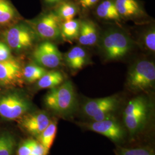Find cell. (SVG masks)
Wrapping results in <instances>:
<instances>
[{"mask_svg": "<svg viewBox=\"0 0 155 155\" xmlns=\"http://www.w3.org/2000/svg\"><path fill=\"white\" fill-rule=\"evenodd\" d=\"M100 50L106 60L116 61L127 55L132 50L133 42L124 31L110 29L100 39Z\"/></svg>", "mask_w": 155, "mask_h": 155, "instance_id": "6da1fadb", "label": "cell"}, {"mask_svg": "<svg viewBox=\"0 0 155 155\" xmlns=\"http://www.w3.org/2000/svg\"><path fill=\"white\" fill-rule=\"evenodd\" d=\"M45 106L56 113L67 115L75 110L77 98L75 89L70 81L51 89L45 98Z\"/></svg>", "mask_w": 155, "mask_h": 155, "instance_id": "7a4b0ae2", "label": "cell"}, {"mask_svg": "<svg viewBox=\"0 0 155 155\" xmlns=\"http://www.w3.org/2000/svg\"><path fill=\"white\" fill-rule=\"evenodd\" d=\"M155 82V66L153 61L141 60L129 69L127 77L129 88L133 91H144L153 87Z\"/></svg>", "mask_w": 155, "mask_h": 155, "instance_id": "3957f363", "label": "cell"}, {"mask_svg": "<svg viewBox=\"0 0 155 155\" xmlns=\"http://www.w3.org/2000/svg\"><path fill=\"white\" fill-rule=\"evenodd\" d=\"M5 44L10 49L21 52L31 49L36 39V34L31 26L19 23L6 29L2 34Z\"/></svg>", "mask_w": 155, "mask_h": 155, "instance_id": "277c9868", "label": "cell"}, {"mask_svg": "<svg viewBox=\"0 0 155 155\" xmlns=\"http://www.w3.org/2000/svg\"><path fill=\"white\" fill-rule=\"evenodd\" d=\"M117 95L87 101L83 106V113L93 121H100L113 117V113L119 105Z\"/></svg>", "mask_w": 155, "mask_h": 155, "instance_id": "5b68a950", "label": "cell"}, {"mask_svg": "<svg viewBox=\"0 0 155 155\" xmlns=\"http://www.w3.org/2000/svg\"><path fill=\"white\" fill-rule=\"evenodd\" d=\"M31 104L27 98L16 92L0 94V116L9 120H16L29 110Z\"/></svg>", "mask_w": 155, "mask_h": 155, "instance_id": "8992f818", "label": "cell"}, {"mask_svg": "<svg viewBox=\"0 0 155 155\" xmlns=\"http://www.w3.org/2000/svg\"><path fill=\"white\" fill-rule=\"evenodd\" d=\"M61 24L55 12H49L35 20L31 27L40 38L50 41L61 37Z\"/></svg>", "mask_w": 155, "mask_h": 155, "instance_id": "52a82bcc", "label": "cell"}, {"mask_svg": "<svg viewBox=\"0 0 155 155\" xmlns=\"http://www.w3.org/2000/svg\"><path fill=\"white\" fill-rule=\"evenodd\" d=\"M33 60L40 66L55 68L62 61V55L57 46L50 41H45L39 44L32 54Z\"/></svg>", "mask_w": 155, "mask_h": 155, "instance_id": "ba28073f", "label": "cell"}, {"mask_svg": "<svg viewBox=\"0 0 155 155\" xmlns=\"http://www.w3.org/2000/svg\"><path fill=\"white\" fill-rule=\"evenodd\" d=\"M22 68L20 62L14 58L0 61V84L16 86L22 83Z\"/></svg>", "mask_w": 155, "mask_h": 155, "instance_id": "9c48e42d", "label": "cell"}, {"mask_svg": "<svg viewBox=\"0 0 155 155\" xmlns=\"http://www.w3.org/2000/svg\"><path fill=\"white\" fill-rule=\"evenodd\" d=\"M87 127L114 142H118L124 137L123 129L114 117L100 121H93L87 125Z\"/></svg>", "mask_w": 155, "mask_h": 155, "instance_id": "30bf717a", "label": "cell"}, {"mask_svg": "<svg viewBox=\"0 0 155 155\" xmlns=\"http://www.w3.org/2000/svg\"><path fill=\"white\" fill-rule=\"evenodd\" d=\"M50 122L48 114L41 111L26 116L22 118L21 124L28 133L38 137L48 127Z\"/></svg>", "mask_w": 155, "mask_h": 155, "instance_id": "8fae6325", "label": "cell"}, {"mask_svg": "<svg viewBox=\"0 0 155 155\" xmlns=\"http://www.w3.org/2000/svg\"><path fill=\"white\" fill-rule=\"evenodd\" d=\"M114 3L121 18L136 19L144 16L143 7L137 0H115Z\"/></svg>", "mask_w": 155, "mask_h": 155, "instance_id": "7c38bea8", "label": "cell"}, {"mask_svg": "<svg viewBox=\"0 0 155 155\" xmlns=\"http://www.w3.org/2000/svg\"><path fill=\"white\" fill-rule=\"evenodd\" d=\"M99 39L98 29L94 22L90 20L81 21L79 33L78 38L79 43L84 46H93Z\"/></svg>", "mask_w": 155, "mask_h": 155, "instance_id": "4fadbf2b", "label": "cell"}, {"mask_svg": "<svg viewBox=\"0 0 155 155\" xmlns=\"http://www.w3.org/2000/svg\"><path fill=\"white\" fill-rule=\"evenodd\" d=\"M64 58L67 66L74 71L82 69L88 60L86 51L80 46L72 47L67 52Z\"/></svg>", "mask_w": 155, "mask_h": 155, "instance_id": "5bb4252c", "label": "cell"}, {"mask_svg": "<svg viewBox=\"0 0 155 155\" xmlns=\"http://www.w3.org/2000/svg\"><path fill=\"white\" fill-rule=\"evenodd\" d=\"M17 18L18 13L11 2L9 0H0V27L9 26Z\"/></svg>", "mask_w": 155, "mask_h": 155, "instance_id": "9a60e30c", "label": "cell"}, {"mask_svg": "<svg viewBox=\"0 0 155 155\" xmlns=\"http://www.w3.org/2000/svg\"><path fill=\"white\" fill-rule=\"evenodd\" d=\"M97 16L105 20L120 21L121 17L117 11L114 1L105 0L101 3L96 9Z\"/></svg>", "mask_w": 155, "mask_h": 155, "instance_id": "2e32d148", "label": "cell"}, {"mask_svg": "<svg viewBox=\"0 0 155 155\" xmlns=\"http://www.w3.org/2000/svg\"><path fill=\"white\" fill-rule=\"evenodd\" d=\"M148 104L143 97H137L130 100L124 111V116L148 115Z\"/></svg>", "mask_w": 155, "mask_h": 155, "instance_id": "e0dca14e", "label": "cell"}, {"mask_svg": "<svg viewBox=\"0 0 155 155\" xmlns=\"http://www.w3.org/2000/svg\"><path fill=\"white\" fill-rule=\"evenodd\" d=\"M64 76L59 71L47 72L37 82V87L39 89H53L63 83Z\"/></svg>", "mask_w": 155, "mask_h": 155, "instance_id": "ac0fdd59", "label": "cell"}, {"mask_svg": "<svg viewBox=\"0 0 155 155\" xmlns=\"http://www.w3.org/2000/svg\"><path fill=\"white\" fill-rule=\"evenodd\" d=\"M81 26V21L72 19L63 22L61 24V37L67 41H71L78 39Z\"/></svg>", "mask_w": 155, "mask_h": 155, "instance_id": "d6986e66", "label": "cell"}, {"mask_svg": "<svg viewBox=\"0 0 155 155\" xmlns=\"http://www.w3.org/2000/svg\"><path fill=\"white\" fill-rule=\"evenodd\" d=\"M78 13V8L70 2H61L58 6L55 13L61 22H65L74 19Z\"/></svg>", "mask_w": 155, "mask_h": 155, "instance_id": "ffe728a7", "label": "cell"}, {"mask_svg": "<svg viewBox=\"0 0 155 155\" xmlns=\"http://www.w3.org/2000/svg\"><path fill=\"white\" fill-rule=\"evenodd\" d=\"M57 132V125L55 121H51L48 127L38 136V141L48 153L52 145Z\"/></svg>", "mask_w": 155, "mask_h": 155, "instance_id": "44dd1931", "label": "cell"}, {"mask_svg": "<svg viewBox=\"0 0 155 155\" xmlns=\"http://www.w3.org/2000/svg\"><path fill=\"white\" fill-rule=\"evenodd\" d=\"M47 70L38 64H29L22 69V77L29 83L37 82L46 72Z\"/></svg>", "mask_w": 155, "mask_h": 155, "instance_id": "7402d4cb", "label": "cell"}, {"mask_svg": "<svg viewBox=\"0 0 155 155\" xmlns=\"http://www.w3.org/2000/svg\"><path fill=\"white\" fill-rule=\"evenodd\" d=\"M16 147L15 137L9 133H0V155H12Z\"/></svg>", "mask_w": 155, "mask_h": 155, "instance_id": "603a6c76", "label": "cell"}, {"mask_svg": "<svg viewBox=\"0 0 155 155\" xmlns=\"http://www.w3.org/2000/svg\"><path fill=\"white\" fill-rule=\"evenodd\" d=\"M147 117L148 115L124 116V121L129 131L132 133H135L143 127Z\"/></svg>", "mask_w": 155, "mask_h": 155, "instance_id": "cb8c5ba5", "label": "cell"}, {"mask_svg": "<svg viewBox=\"0 0 155 155\" xmlns=\"http://www.w3.org/2000/svg\"><path fill=\"white\" fill-rule=\"evenodd\" d=\"M141 45L145 50L153 54L155 51V31L154 27L148 28L142 35Z\"/></svg>", "mask_w": 155, "mask_h": 155, "instance_id": "d4e9b609", "label": "cell"}, {"mask_svg": "<svg viewBox=\"0 0 155 155\" xmlns=\"http://www.w3.org/2000/svg\"><path fill=\"white\" fill-rule=\"evenodd\" d=\"M121 155H153L149 150L143 148H121Z\"/></svg>", "mask_w": 155, "mask_h": 155, "instance_id": "484cf974", "label": "cell"}, {"mask_svg": "<svg viewBox=\"0 0 155 155\" xmlns=\"http://www.w3.org/2000/svg\"><path fill=\"white\" fill-rule=\"evenodd\" d=\"M11 50L5 43L0 41V61L12 58Z\"/></svg>", "mask_w": 155, "mask_h": 155, "instance_id": "4316f807", "label": "cell"}, {"mask_svg": "<svg viewBox=\"0 0 155 155\" xmlns=\"http://www.w3.org/2000/svg\"><path fill=\"white\" fill-rule=\"evenodd\" d=\"M47 153L44 147L38 141L32 140L30 155H47Z\"/></svg>", "mask_w": 155, "mask_h": 155, "instance_id": "83f0119b", "label": "cell"}, {"mask_svg": "<svg viewBox=\"0 0 155 155\" xmlns=\"http://www.w3.org/2000/svg\"><path fill=\"white\" fill-rule=\"evenodd\" d=\"M32 140L29 139L24 141L19 147L17 150V155H30L31 151Z\"/></svg>", "mask_w": 155, "mask_h": 155, "instance_id": "f1b7e54d", "label": "cell"}, {"mask_svg": "<svg viewBox=\"0 0 155 155\" xmlns=\"http://www.w3.org/2000/svg\"><path fill=\"white\" fill-rule=\"evenodd\" d=\"M99 0H79V3L84 9H89L95 5Z\"/></svg>", "mask_w": 155, "mask_h": 155, "instance_id": "f546056e", "label": "cell"}, {"mask_svg": "<svg viewBox=\"0 0 155 155\" xmlns=\"http://www.w3.org/2000/svg\"><path fill=\"white\" fill-rule=\"evenodd\" d=\"M63 0H45V2L47 4H54L58 2H61Z\"/></svg>", "mask_w": 155, "mask_h": 155, "instance_id": "4dcf8cb0", "label": "cell"}]
</instances>
